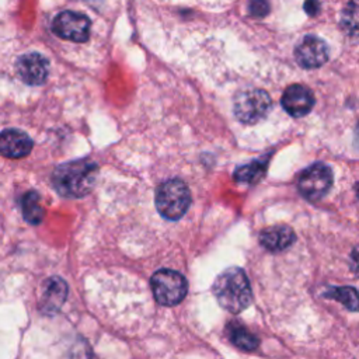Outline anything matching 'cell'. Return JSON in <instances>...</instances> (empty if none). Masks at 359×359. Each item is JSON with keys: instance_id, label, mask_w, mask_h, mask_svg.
Returning a JSON list of instances; mask_svg holds the SVG:
<instances>
[{"instance_id": "cell-7", "label": "cell", "mask_w": 359, "mask_h": 359, "mask_svg": "<svg viewBox=\"0 0 359 359\" xmlns=\"http://www.w3.org/2000/svg\"><path fill=\"white\" fill-rule=\"evenodd\" d=\"M90 27L88 17L76 11H62L53 20L56 35L74 42H86L90 36Z\"/></svg>"}, {"instance_id": "cell-21", "label": "cell", "mask_w": 359, "mask_h": 359, "mask_svg": "<svg viewBox=\"0 0 359 359\" xmlns=\"http://www.w3.org/2000/svg\"><path fill=\"white\" fill-rule=\"evenodd\" d=\"M320 10V3L318 0H306L304 1V11L309 15H316Z\"/></svg>"}, {"instance_id": "cell-5", "label": "cell", "mask_w": 359, "mask_h": 359, "mask_svg": "<svg viewBox=\"0 0 359 359\" xmlns=\"http://www.w3.org/2000/svg\"><path fill=\"white\" fill-rule=\"evenodd\" d=\"M151 290L157 303L163 306L178 304L187 294L185 278L172 269H158L150 279Z\"/></svg>"}, {"instance_id": "cell-11", "label": "cell", "mask_w": 359, "mask_h": 359, "mask_svg": "<svg viewBox=\"0 0 359 359\" xmlns=\"http://www.w3.org/2000/svg\"><path fill=\"white\" fill-rule=\"evenodd\" d=\"M67 297V285L59 276H52L43 282L41 294V310L46 314H55L60 310Z\"/></svg>"}, {"instance_id": "cell-18", "label": "cell", "mask_w": 359, "mask_h": 359, "mask_svg": "<svg viewBox=\"0 0 359 359\" xmlns=\"http://www.w3.org/2000/svg\"><path fill=\"white\" fill-rule=\"evenodd\" d=\"M262 174H264V167L258 163H252V164L237 168L234 172V177L236 180L243 182H255L262 177Z\"/></svg>"}, {"instance_id": "cell-4", "label": "cell", "mask_w": 359, "mask_h": 359, "mask_svg": "<svg viewBox=\"0 0 359 359\" xmlns=\"http://www.w3.org/2000/svg\"><path fill=\"white\" fill-rule=\"evenodd\" d=\"M272 108V100L266 91L248 88L238 91L233 100V111L243 123H255L265 118Z\"/></svg>"}, {"instance_id": "cell-14", "label": "cell", "mask_w": 359, "mask_h": 359, "mask_svg": "<svg viewBox=\"0 0 359 359\" xmlns=\"http://www.w3.org/2000/svg\"><path fill=\"white\" fill-rule=\"evenodd\" d=\"M227 334L231 344L244 351H254L259 344L258 338L238 323H230L227 325Z\"/></svg>"}, {"instance_id": "cell-12", "label": "cell", "mask_w": 359, "mask_h": 359, "mask_svg": "<svg viewBox=\"0 0 359 359\" xmlns=\"http://www.w3.org/2000/svg\"><path fill=\"white\" fill-rule=\"evenodd\" d=\"M32 149L31 137L18 129H6L0 133V153L8 158H21Z\"/></svg>"}, {"instance_id": "cell-19", "label": "cell", "mask_w": 359, "mask_h": 359, "mask_svg": "<svg viewBox=\"0 0 359 359\" xmlns=\"http://www.w3.org/2000/svg\"><path fill=\"white\" fill-rule=\"evenodd\" d=\"M250 13L254 17H264L269 13V3L266 0H252L250 3Z\"/></svg>"}, {"instance_id": "cell-17", "label": "cell", "mask_w": 359, "mask_h": 359, "mask_svg": "<svg viewBox=\"0 0 359 359\" xmlns=\"http://www.w3.org/2000/svg\"><path fill=\"white\" fill-rule=\"evenodd\" d=\"M341 25L344 31L359 42V0H349L342 10Z\"/></svg>"}, {"instance_id": "cell-3", "label": "cell", "mask_w": 359, "mask_h": 359, "mask_svg": "<svg viewBox=\"0 0 359 359\" xmlns=\"http://www.w3.org/2000/svg\"><path fill=\"white\" fill-rule=\"evenodd\" d=\"M191 203L188 187L181 180H168L156 191V208L168 220H178L185 215Z\"/></svg>"}, {"instance_id": "cell-10", "label": "cell", "mask_w": 359, "mask_h": 359, "mask_svg": "<svg viewBox=\"0 0 359 359\" xmlns=\"http://www.w3.org/2000/svg\"><path fill=\"white\" fill-rule=\"evenodd\" d=\"M48 72H49L48 60L36 52L25 53L17 60V73L20 79L27 84H31V86L42 84L48 77Z\"/></svg>"}, {"instance_id": "cell-6", "label": "cell", "mask_w": 359, "mask_h": 359, "mask_svg": "<svg viewBox=\"0 0 359 359\" xmlns=\"http://www.w3.org/2000/svg\"><path fill=\"white\" fill-rule=\"evenodd\" d=\"M332 184V172L330 167L321 163H316L306 168L299 180H297V188L300 194L310 201H317L323 198Z\"/></svg>"}, {"instance_id": "cell-1", "label": "cell", "mask_w": 359, "mask_h": 359, "mask_svg": "<svg viewBox=\"0 0 359 359\" xmlns=\"http://www.w3.org/2000/svg\"><path fill=\"white\" fill-rule=\"evenodd\" d=\"M98 165L91 160H74L57 165L52 174L55 189L67 198H81L87 195L95 182Z\"/></svg>"}, {"instance_id": "cell-20", "label": "cell", "mask_w": 359, "mask_h": 359, "mask_svg": "<svg viewBox=\"0 0 359 359\" xmlns=\"http://www.w3.org/2000/svg\"><path fill=\"white\" fill-rule=\"evenodd\" d=\"M351 269L356 276H359V244L351 252Z\"/></svg>"}, {"instance_id": "cell-13", "label": "cell", "mask_w": 359, "mask_h": 359, "mask_svg": "<svg viewBox=\"0 0 359 359\" xmlns=\"http://www.w3.org/2000/svg\"><path fill=\"white\" fill-rule=\"evenodd\" d=\"M294 231L286 224H276L264 229L259 234V243L269 251H282L294 243Z\"/></svg>"}, {"instance_id": "cell-16", "label": "cell", "mask_w": 359, "mask_h": 359, "mask_svg": "<svg viewBox=\"0 0 359 359\" xmlns=\"http://www.w3.org/2000/svg\"><path fill=\"white\" fill-rule=\"evenodd\" d=\"M21 210L24 219L31 224H39L43 219V209L39 203V195L35 191H28L21 198Z\"/></svg>"}, {"instance_id": "cell-2", "label": "cell", "mask_w": 359, "mask_h": 359, "mask_svg": "<svg viewBox=\"0 0 359 359\" xmlns=\"http://www.w3.org/2000/svg\"><path fill=\"white\" fill-rule=\"evenodd\" d=\"M212 289L219 304L233 314L243 311L251 303L250 282L241 268L233 266L224 269L215 279Z\"/></svg>"}, {"instance_id": "cell-22", "label": "cell", "mask_w": 359, "mask_h": 359, "mask_svg": "<svg viewBox=\"0 0 359 359\" xmlns=\"http://www.w3.org/2000/svg\"><path fill=\"white\" fill-rule=\"evenodd\" d=\"M87 1H88V3H90V1H91V3H94V1H95V0H87Z\"/></svg>"}, {"instance_id": "cell-15", "label": "cell", "mask_w": 359, "mask_h": 359, "mask_svg": "<svg viewBox=\"0 0 359 359\" xmlns=\"http://www.w3.org/2000/svg\"><path fill=\"white\" fill-rule=\"evenodd\" d=\"M324 297L342 303L351 311H359V292L351 286H335L327 289Z\"/></svg>"}, {"instance_id": "cell-8", "label": "cell", "mask_w": 359, "mask_h": 359, "mask_svg": "<svg viewBox=\"0 0 359 359\" xmlns=\"http://www.w3.org/2000/svg\"><path fill=\"white\" fill-rule=\"evenodd\" d=\"M328 45L316 35L304 36L294 49L297 63L304 69H316L324 65L328 59Z\"/></svg>"}, {"instance_id": "cell-9", "label": "cell", "mask_w": 359, "mask_h": 359, "mask_svg": "<svg viewBox=\"0 0 359 359\" xmlns=\"http://www.w3.org/2000/svg\"><path fill=\"white\" fill-rule=\"evenodd\" d=\"M280 102L283 109L289 115L294 118H300L311 111L314 105V95L311 90L307 88L306 86L292 84L285 90Z\"/></svg>"}]
</instances>
